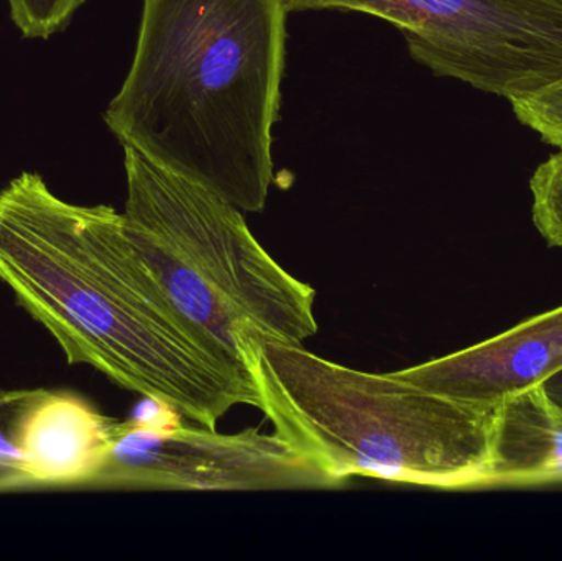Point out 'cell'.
Returning a JSON list of instances; mask_svg holds the SVG:
<instances>
[{
	"instance_id": "obj_12",
	"label": "cell",
	"mask_w": 562,
	"mask_h": 561,
	"mask_svg": "<svg viewBox=\"0 0 562 561\" xmlns=\"http://www.w3.org/2000/svg\"><path fill=\"white\" fill-rule=\"evenodd\" d=\"M22 391L0 389V490L2 487L30 486L25 460L16 448L12 435L13 407Z\"/></svg>"
},
{
	"instance_id": "obj_13",
	"label": "cell",
	"mask_w": 562,
	"mask_h": 561,
	"mask_svg": "<svg viewBox=\"0 0 562 561\" xmlns=\"http://www.w3.org/2000/svg\"><path fill=\"white\" fill-rule=\"evenodd\" d=\"M538 388L543 391L544 397L562 412V369L544 379Z\"/></svg>"
},
{
	"instance_id": "obj_10",
	"label": "cell",
	"mask_w": 562,
	"mask_h": 561,
	"mask_svg": "<svg viewBox=\"0 0 562 561\" xmlns=\"http://www.w3.org/2000/svg\"><path fill=\"white\" fill-rule=\"evenodd\" d=\"M10 19L23 38L48 40L68 29L86 0H7Z\"/></svg>"
},
{
	"instance_id": "obj_2",
	"label": "cell",
	"mask_w": 562,
	"mask_h": 561,
	"mask_svg": "<svg viewBox=\"0 0 562 561\" xmlns=\"http://www.w3.org/2000/svg\"><path fill=\"white\" fill-rule=\"evenodd\" d=\"M283 0H144L104 122L122 147L260 213L286 65Z\"/></svg>"
},
{
	"instance_id": "obj_11",
	"label": "cell",
	"mask_w": 562,
	"mask_h": 561,
	"mask_svg": "<svg viewBox=\"0 0 562 561\" xmlns=\"http://www.w3.org/2000/svg\"><path fill=\"white\" fill-rule=\"evenodd\" d=\"M510 104L520 124L537 132L544 144L562 147V82Z\"/></svg>"
},
{
	"instance_id": "obj_4",
	"label": "cell",
	"mask_w": 562,
	"mask_h": 561,
	"mask_svg": "<svg viewBox=\"0 0 562 561\" xmlns=\"http://www.w3.org/2000/svg\"><path fill=\"white\" fill-rule=\"evenodd\" d=\"M124 229L198 345L231 375L250 382L246 333L303 345L317 333L316 292L256 239L244 211L220 194L124 147Z\"/></svg>"
},
{
	"instance_id": "obj_8",
	"label": "cell",
	"mask_w": 562,
	"mask_h": 561,
	"mask_svg": "<svg viewBox=\"0 0 562 561\" xmlns=\"http://www.w3.org/2000/svg\"><path fill=\"white\" fill-rule=\"evenodd\" d=\"M562 483V412L540 388L495 405L491 435V486Z\"/></svg>"
},
{
	"instance_id": "obj_1",
	"label": "cell",
	"mask_w": 562,
	"mask_h": 561,
	"mask_svg": "<svg viewBox=\"0 0 562 561\" xmlns=\"http://www.w3.org/2000/svg\"><path fill=\"white\" fill-rule=\"evenodd\" d=\"M0 280L65 352L127 391L158 399L201 427L252 384L221 368L188 332L142 262L112 206L56 197L25 171L0 191Z\"/></svg>"
},
{
	"instance_id": "obj_6",
	"label": "cell",
	"mask_w": 562,
	"mask_h": 561,
	"mask_svg": "<svg viewBox=\"0 0 562 561\" xmlns=\"http://www.w3.org/2000/svg\"><path fill=\"white\" fill-rule=\"evenodd\" d=\"M562 369V306L454 355L393 372L426 391L495 407Z\"/></svg>"
},
{
	"instance_id": "obj_5",
	"label": "cell",
	"mask_w": 562,
	"mask_h": 561,
	"mask_svg": "<svg viewBox=\"0 0 562 561\" xmlns=\"http://www.w3.org/2000/svg\"><path fill=\"white\" fill-rule=\"evenodd\" d=\"M344 481L273 431L236 435L216 428L154 430L119 422L111 447L89 486L164 491L337 490Z\"/></svg>"
},
{
	"instance_id": "obj_3",
	"label": "cell",
	"mask_w": 562,
	"mask_h": 561,
	"mask_svg": "<svg viewBox=\"0 0 562 561\" xmlns=\"http://www.w3.org/2000/svg\"><path fill=\"white\" fill-rule=\"evenodd\" d=\"M240 352L257 408L276 434L336 480L491 486L495 407L435 394L393 372L356 371L252 332Z\"/></svg>"
},
{
	"instance_id": "obj_7",
	"label": "cell",
	"mask_w": 562,
	"mask_h": 561,
	"mask_svg": "<svg viewBox=\"0 0 562 561\" xmlns=\"http://www.w3.org/2000/svg\"><path fill=\"white\" fill-rule=\"evenodd\" d=\"M117 424L76 395L22 391L13 407L12 435L30 486H89Z\"/></svg>"
},
{
	"instance_id": "obj_9",
	"label": "cell",
	"mask_w": 562,
	"mask_h": 561,
	"mask_svg": "<svg viewBox=\"0 0 562 561\" xmlns=\"http://www.w3.org/2000/svg\"><path fill=\"white\" fill-rule=\"evenodd\" d=\"M530 188L535 226L551 247H562V147L535 170Z\"/></svg>"
}]
</instances>
